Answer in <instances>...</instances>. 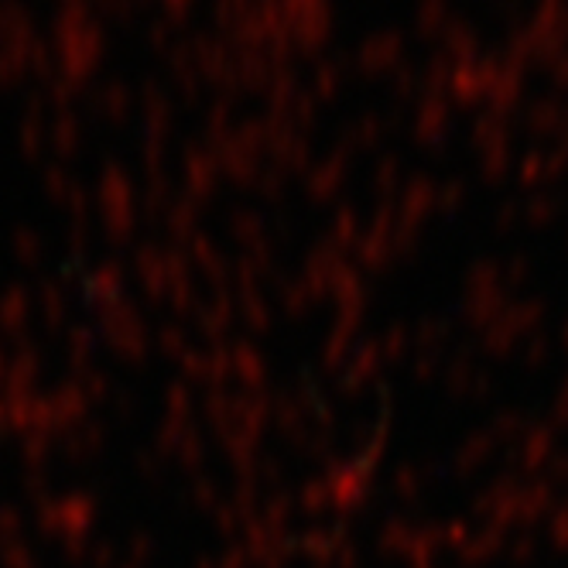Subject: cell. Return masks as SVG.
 Wrapping results in <instances>:
<instances>
[]
</instances>
